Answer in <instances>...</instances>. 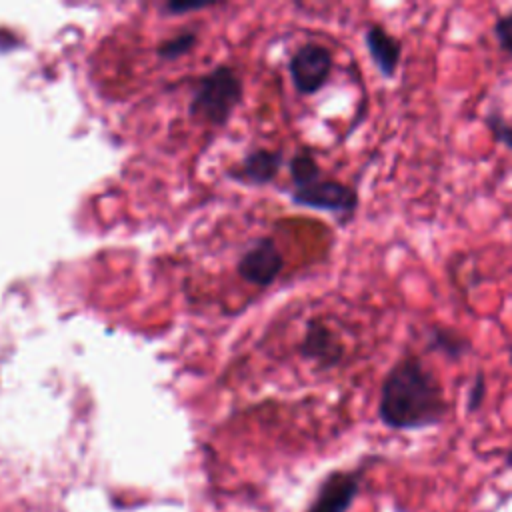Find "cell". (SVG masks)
Here are the masks:
<instances>
[{
    "label": "cell",
    "instance_id": "cell-1",
    "mask_svg": "<svg viewBox=\"0 0 512 512\" xmlns=\"http://www.w3.org/2000/svg\"><path fill=\"white\" fill-rule=\"evenodd\" d=\"M448 400L434 370L416 354L398 358L386 372L378 416L392 430H420L444 422Z\"/></svg>",
    "mask_w": 512,
    "mask_h": 512
},
{
    "label": "cell",
    "instance_id": "cell-2",
    "mask_svg": "<svg viewBox=\"0 0 512 512\" xmlns=\"http://www.w3.org/2000/svg\"><path fill=\"white\" fill-rule=\"evenodd\" d=\"M290 78L296 90L304 96L318 92L332 72V52L316 42L300 46L288 64Z\"/></svg>",
    "mask_w": 512,
    "mask_h": 512
},
{
    "label": "cell",
    "instance_id": "cell-3",
    "mask_svg": "<svg viewBox=\"0 0 512 512\" xmlns=\"http://www.w3.org/2000/svg\"><path fill=\"white\" fill-rule=\"evenodd\" d=\"M294 200L308 208L352 216L358 206V192L340 180L316 178L304 186H298L294 192Z\"/></svg>",
    "mask_w": 512,
    "mask_h": 512
},
{
    "label": "cell",
    "instance_id": "cell-4",
    "mask_svg": "<svg viewBox=\"0 0 512 512\" xmlns=\"http://www.w3.org/2000/svg\"><path fill=\"white\" fill-rule=\"evenodd\" d=\"M298 350L306 360L314 362L324 370L338 366L346 354L342 338L320 318H312L306 322V330L298 344Z\"/></svg>",
    "mask_w": 512,
    "mask_h": 512
},
{
    "label": "cell",
    "instance_id": "cell-5",
    "mask_svg": "<svg viewBox=\"0 0 512 512\" xmlns=\"http://www.w3.org/2000/svg\"><path fill=\"white\" fill-rule=\"evenodd\" d=\"M360 488L356 472H332L320 486L308 512H346Z\"/></svg>",
    "mask_w": 512,
    "mask_h": 512
},
{
    "label": "cell",
    "instance_id": "cell-6",
    "mask_svg": "<svg viewBox=\"0 0 512 512\" xmlns=\"http://www.w3.org/2000/svg\"><path fill=\"white\" fill-rule=\"evenodd\" d=\"M366 50L384 78H394L402 58V42L392 36L382 24H370L364 32Z\"/></svg>",
    "mask_w": 512,
    "mask_h": 512
},
{
    "label": "cell",
    "instance_id": "cell-7",
    "mask_svg": "<svg viewBox=\"0 0 512 512\" xmlns=\"http://www.w3.org/2000/svg\"><path fill=\"white\" fill-rule=\"evenodd\" d=\"M280 268H282V256L270 240H262L256 246V250H252L242 262L244 276L262 286L272 282L278 276Z\"/></svg>",
    "mask_w": 512,
    "mask_h": 512
},
{
    "label": "cell",
    "instance_id": "cell-8",
    "mask_svg": "<svg viewBox=\"0 0 512 512\" xmlns=\"http://www.w3.org/2000/svg\"><path fill=\"white\" fill-rule=\"evenodd\" d=\"M426 348L432 352H440L452 362H458L472 352V342L466 334L458 332L452 326L432 324L426 332Z\"/></svg>",
    "mask_w": 512,
    "mask_h": 512
},
{
    "label": "cell",
    "instance_id": "cell-9",
    "mask_svg": "<svg viewBox=\"0 0 512 512\" xmlns=\"http://www.w3.org/2000/svg\"><path fill=\"white\" fill-rule=\"evenodd\" d=\"M484 122H486V128L492 132L494 140L512 150V124L506 122L496 110H492V112L484 118Z\"/></svg>",
    "mask_w": 512,
    "mask_h": 512
},
{
    "label": "cell",
    "instance_id": "cell-10",
    "mask_svg": "<svg viewBox=\"0 0 512 512\" xmlns=\"http://www.w3.org/2000/svg\"><path fill=\"white\" fill-rule=\"evenodd\" d=\"M492 32H494V38H496L500 50H504L506 54L512 56V10L496 18Z\"/></svg>",
    "mask_w": 512,
    "mask_h": 512
},
{
    "label": "cell",
    "instance_id": "cell-11",
    "mask_svg": "<svg viewBox=\"0 0 512 512\" xmlns=\"http://www.w3.org/2000/svg\"><path fill=\"white\" fill-rule=\"evenodd\" d=\"M486 398V374L482 370H478L474 374V380L470 384V390H468V398H466V408L468 412H476L482 402Z\"/></svg>",
    "mask_w": 512,
    "mask_h": 512
},
{
    "label": "cell",
    "instance_id": "cell-12",
    "mask_svg": "<svg viewBox=\"0 0 512 512\" xmlns=\"http://www.w3.org/2000/svg\"><path fill=\"white\" fill-rule=\"evenodd\" d=\"M510 364H512V344H510Z\"/></svg>",
    "mask_w": 512,
    "mask_h": 512
}]
</instances>
